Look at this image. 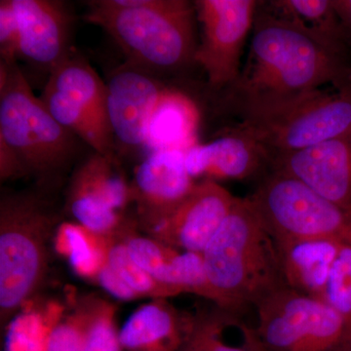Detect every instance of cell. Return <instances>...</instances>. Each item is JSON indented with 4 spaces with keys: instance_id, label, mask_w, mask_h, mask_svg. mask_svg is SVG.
I'll use <instances>...</instances> for the list:
<instances>
[{
    "instance_id": "obj_1",
    "label": "cell",
    "mask_w": 351,
    "mask_h": 351,
    "mask_svg": "<svg viewBox=\"0 0 351 351\" xmlns=\"http://www.w3.org/2000/svg\"><path fill=\"white\" fill-rule=\"evenodd\" d=\"M351 82L348 54L332 50L258 6L249 56L228 88L232 106L278 100Z\"/></svg>"
},
{
    "instance_id": "obj_2",
    "label": "cell",
    "mask_w": 351,
    "mask_h": 351,
    "mask_svg": "<svg viewBox=\"0 0 351 351\" xmlns=\"http://www.w3.org/2000/svg\"><path fill=\"white\" fill-rule=\"evenodd\" d=\"M87 6L85 21L107 32L127 63L154 75L176 73L195 64V2L94 0Z\"/></svg>"
},
{
    "instance_id": "obj_3",
    "label": "cell",
    "mask_w": 351,
    "mask_h": 351,
    "mask_svg": "<svg viewBox=\"0 0 351 351\" xmlns=\"http://www.w3.org/2000/svg\"><path fill=\"white\" fill-rule=\"evenodd\" d=\"M202 254L216 306L242 313L285 286L276 241L248 198L237 197Z\"/></svg>"
},
{
    "instance_id": "obj_4",
    "label": "cell",
    "mask_w": 351,
    "mask_h": 351,
    "mask_svg": "<svg viewBox=\"0 0 351 351\" xmlns=\"http://www.w3.org/2000/svg\"><path fill=\"white\" fill-rule=\"evenodd\" d=\"M0 140L19 159L25 176L43 186L61 179L84 144L34 94L17 62L0 61Z\"/></svg>"
},
{
    "instance_id": "obj_5",
    "label": "cell",
    "mask_w": 351,
    "mask_h": 351,
    "mask_svg": "<svg viewBox=\"0 0 351 351\" xmlns=\"http://www.w3.org/2000/svg\"><path fill=\"white\" fill-rule=\"evenodd\" d=\"M234 108L241 117L240 130L265 149L271 162L351 131V82L334 91L321 88Z\"/></svg>"
},
{
    "instance_id": "obj_6",
    "label": "cell",
    "mask_w": 351,
    "mask_h": 351,
    "mask_svg": "<svg viewBox=\"0 0 351 351\" xmlns=\"http://www.w3.org/2000/svg\"><path fill=\"white\" fill-rule=\"evenodd\" d=\"M56 215L34 193H2L0 199V319L4 326L41 287Z\"/></svg>"
},
{
    "instance_id": "obj_7",
    "label": "cell",
    "mask_w": 351,
    "mask_h": 351,
    "mask_svg": "<svg viewBox=\"0 0 351 351\" xmlns=\"http://www.w3.org/2000/svg\"><path fill=\"white\" fill-rule=\"evenodd\" d=\"M247 198L277 243L335 239L351 244L350 215L297 178L269 170Z\"/></svg>"
},
{
    "instance_id": "obj_8",
    "label": "cell",
    "mask_w": 351,
    "mask_h": 351,
    "mask_svg": "<svg viewBox=\"0 0 351 351\" xmlns=\"http://www.w3.org/2000/svg\"><path fill=\"white\" fill-rule=\"evenodd\" d=\"M254 307L265 351L351 350V323L323 300L282 286Z\"/></svg>"
},
{
    "instance_id": "obj_9",
    "label": "cell",
    "mask_w": 351,
    "mask_h": 351,
    "mask_svg": "<svg viewBox=\"0 0 351 351\" xmlns=\"http://www.w3.org/2000/svg\"><path fill=\"white\" fill-rule=\"evenodd\" d=\"M40 98L54 119L92 152L117 157L108 119L107 83L84 58L71 51L48 75Z\"/></svg>"
},
{
    "instance_id": "obj_10",
    "label": "cell",
    "mask_w": 351,
    "mask_h": 351,
    "mask_svg": "<svg viewBox=\"0 0 351 351\" xmlns=\"http://www.w3.org/2000/svg\"><path fill=\"white\" fill-rule=\"evenodd\" d=\"M260 2L195 1L196 16L202 31L195 63L204 69L208 85L212 89H228L239 80L245 43L253 31Z\"/></svg>"
},
{
    "instance_id": "obj_11",
    "label": "cell",
    "mask_w": 351,
    "mask_h": 351,
    "mask_svg": "<svg viewBox=\"0 0 351 351\" xmlns=\"http://www.w3.org/2000/svg\"><path fill=\"white\" fill-rule=\"evenodd\" d=\"M132 201L131 184L117 157L92 152L77 166L68 189L66 208L87 230L107 237L120 223V210Z\"/></svg>"
},
{
    "instance_id": "obj_12",
    "label": "cell",
    "mask_w": 351,
    "mask_h": 351,
    "mask_svg": "<svg viewBox=\"0 0 351 351\" xmlns=\"http://www.w3.org/2000/svg\"><path fill=\"white\" fill-rule=\"evenodd\" d=\"M237 199L217 182H195L186 197L147 234L177 250L203 253Z\"/></svg>"
},
{
    "instance_id": "obj_13",
    "label": "cell",
    "mask_w": 351,
    "mask_h": 351,
    "mask_svg": "<svg viewBox=\"0 0 351 351\" xmlns=\"http://www.w3.org/2000/svg\"><path fill=\"white\" fill-rule=\"evenodd\" d=\"M166 88L156 75L127 62L113 71L107 82L113 138L127 147H145L152 113Z\"/></svg>"
},
{
    "instance_id": "obj_14",
    "label": "cell",
    "mask_w": 351,
    "mask_h": 351,
    "mask_svg": "<svg viewBox=\"0 0 351 351\" xmlns=\"http://www.w3.org/2000/svg\"><path fill=\"white\" fill-rule=\"evenodd\" d=\"M20 27L18 59L48 75L69 56L73 16L66 2L13 0Z\"/></svg>"
},
{
    "instance_id": "obj_15",
    "label": "cell",
    "mask_w": 351,
    "mask_h": 351,
    "mask_svg": "<svg viewBox=\"0 0 351 351\" xmlns=\"http://www.w3.org/2000/svg\"><path fill=\"white\" fill-rule=\"evenodd\" d=\"M270 170L297 178L351 215V131L302 151L277 156Z\"/></svg>"
},
{
    "instance_id": "obj_16",
    "label": "cell",
    "mask_w": 351,
    "mask_h": 351,
    "mask_svg": "<svg viewBox=\"0 0 351 351\" xmlns=\"http://www.w3.org/2000/svg\"><path fill=\"white\" fill-rule=\"evenodd\" d=\"M195 184L186 170L184 152H154L145 157L136 167L131 184L132 200L145 232L177 207Z\"/></svg>"
},
{
    "instance_id": "obj_17",
    "label": "cell",
    "mask_w": 351,
    "mask_h": 351,
    "mask_svg": "<svg viewBox=\"0 0 351 351\" xmlns=\"http://www.w3.org/2000/svg\"><path fill=\"white\" fill-rule=\"evenodd\" d=\"M186 170L193 180H248L270 170L265 149L248 134L233 129L206 144H195L184 152Z\"/></svg>"
},
{
    "instance_id": "obj_18",
    "label": "cell",
    "mask_w": 351,
    "mask_h": 351,
    "mask_svg": "<svg viewBox=\"0 0 351 351\" xmlns=\"http://www.w3.org/2000/svg\"><path fill=\"white\" fill-rule=\"evenodd\" d=\"M242 313L216 306L189 315L177 351H265L256 329Z\"/></svg>"
},
{
    "instance_id": "obj_19",
    "label": "cell",
    "mask_w": 351,
    "mask_h": 351,
    "mask_svg": "<svg viewBox=\"0 0 351 351\" xmlns=\"http://www.w3.org/2000/svg\"><path fill=\"white\" fill-rule=\"evenodd\" d=\"M343 244L346 243L335 239L277 243L284 285L302 294L323 300L332 265Z\"/></svg>"
},
{
    "instance_id": "obj_20",
    "label": "cell",
    "mask_w": 351,
    "mask_h": 351,
    "mask_svg": "<svg viewBox=\"0 0 351 351\" xmlns=\"http://www.w3.org/2000/svg\"><path fill=\"white\" fill-rule=\"evenodd\" d=\"M189 315L181 314L165 301L157 299L138 307L119 331L122 350L177 351L181 346Z\"/></svg>"
},
{
    "instance_id": "obj_21",
    "label": "cell",
    "mask_w": 351,
    "mask_h": 351,
    "mask_svg": "<svg viewBox=\"0 0 351 351\" xmlns=\"http://www.w3.org/2000/svg\"><path fill=\"white\" fill-rule=\"evenodd\" d=\"M198 121L199 112L195 101L179 90L167 87L152 113L145 147L152 152H186L195 144Z\"/></svg>"
},
{
    "instance_id": "obj_22",
    "label": "cell",
    "mask_w": 351,
    "mask_h": 351,
    "mask_svg": "<svg viewBox=\"0 0 351 351\" xmlns=\"http://www.w3.org/2000/svg\"><path fill=\"white\" fill-rule=\"evenodd\" d=\"M261 5L332 50L348 54L341 24L332 0H271Z\"/></svg>"
},
{
    "instance_id": "obj_23",
    "label": "cell",
    "mask_w": 351,
    "mask_h": 351,
    "mask_svg": "<svg viewBox=\"0 0 351 351\" xmlns=\"http://www.w3.org/2000/svg\"><path fill=\"white\" fill-rule=\"evenodd\" d=\"M101 300L84 298L71 313L50 328L46 351H84L88 332Z\"/></svg>"
},
{
    "instance_id": "obj_24",
    "label": "cell",
    "mask_w": 351,
    "mask_h": 351,
    "mask_svg": "<svg viewBox=\"0 0 351 351\" xmlns=\"http://www.w3.org/2000/svg\"><path fill=\"white\" fill-rule=\"evenodd\" d=\"M159 282L172 286L182 294L210 299V287L202 253L180 251L154 276Z\"/></svg>"
},
{
    "instance_id": "obj_25",
    "label": "cell",
    "mask_w": 351,
    "mask_h": 351,
    "mask_svg": "<svg viewBox=\"0 0 351 351\" xmlns=\"http://www.w3.org/2000/svg\"><path fill=\"white\" fill-rule=\"evenodd\" d=\"M107 262L110 267L133 289L138 297H151L154 300L166 299L182 294L172 286L157 281L132 260L124 243L112 245L107 252Z\"/></svg>"
},
{
    "instance_id": "obj_26",
    "label": "cell",
    "mask_w": 351,
    "mask_h": 351,
    "mask_svg": "<svg viewBox=\"0 0 351 351\" xmlns=\"http://www.w3.org/2000/svg\"><path fill=\"white\" fill-rule=\"evenodd\" d=\"M323 301L351 323V244H343L336 258Z\"/></svg>"
},
{
    "instance_id": "obj_27",
    "label": "cell",
    "mask_w": 351,
    "mask_h": 351,
    "mask_svg": "<svg viewBox=\"0 0 351 351\" xmlns=\"http://www.w3.org/2000/svg\"><path fill=\"white\" fill-rule=\"evenodd\" d=\"M123 243L132 260L154 277L180 252L151 237H128Z\"/></svg>"
},
{
    "instance_id": "obj_28",
    "label": "cell",
    "mask_w": 351,
    "mask_h": 351,
    "mask_svg": "<svg viewBox=\"0 0 351 351\" xmlns=\"http://www.w3.org/2000/svg\"><path fill=\"white\" fill-rule=\"evenodd\" d=\"M115 306L101 300L89 332L84 351H122L115 325Z\"/></svg>"
},
{
    "instance_id": "obj_29",
    "label": "cell",
    "mask_w": 351,
    "mask_h": 351,
    "mask_svg": "<svg viewBox=\"0 0 351 351\" xmlns=\"http://www.w3.org/2000/svg\"><path fill=\"white\" fill-rule=\"evenodd\" d=\"M20 27L13 0L0 1V61L13 64L18 61Z\"/></svg>"
},
{
    "instance_id": "obj_30",
    "label": "cell",
    "mask_w": 351,
    "mask_h": 351,
    "mask_svg": "<svg viewBox=\"0 0 351 351\" xmlns=\"http://www.w3.org/2000/svg\"><path fill=\"white\" fill-rule=\"evenodd\" d=\"M97 279L101 287L107 290L108 293L117 297V299L131 301V300L138 299V295L133 289L129 287L123 279L121 278L110 267L107 261L101 267L100 271L97 274Z\"/></svg>"
},
{
    "instance_id": "obj_31",
    "label": "cell",
    "mask_w": 351,
    "mask_h": 351,
    "mask_svg": "<svg viewBox=\"0 0 351 351\" xmlns=\"http://www.w3.org/2000/svg\"><path fill=\"white\" fill-rule=\"evenodd\" d=\"M50 328L32 334H23L19 331L11 332L6 351H46Z\"/></svg>"
},
{
    "instance_id": "obj_32",
    "label": "cell",
    "mask_w": 351,
    "mask_h": 351,
    "mask_svg": "<svg viewBox=\"0 0 351 351\" xmlns=\"http://www.w3.org/2000/svg\"><path fill=\"white\" fill-rule=\"evenodd\" d=\"M25 176L19 159L4 141L0 140V179L1 182Z\"/></svg>"
},
{
    "instance_id": "obj_33",
    "label": "cell",
    "mask_w": 351,
    "mask_h": 351,
    "mask_svg": "<svg viewBox=\"0 0 351 351\" xmlns=\"http://www.w3.org/2000/svg\"><path fill=\"white\" fill-rule=\"evenodd\" d=\"M338 16L343 38L348 49L351 48V0H332Z\"/></svg>"
},
{
    "instance_id": "obj_34",
    "label": "cell",
    "mask_w": 351,
    "mask_h": 351,
    "mask_svg": "<svg viewBox=\"0 0 351 351\" xmlns=\"http://www.w3.org/2000/svg\"><path fill=\"white\" fill-rule=\"evenodd\" d=\"M350 217H351V215H350Z\"/></svg>"
},
{
    "instance_id": "obj_35",
    "label": "cell",
    "mask_w": 351,
    "mask_h": 351,
    "mask_svg": "<svg viewBox=\"0 0 351 351\" xmlns=\"http://www.w3.org/2000/svg\"><path fill=\"white\" fill-rule=\"evenodd\" d=\"M350 351H351V350Z\"/></svg>"
}]
</instances>
